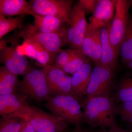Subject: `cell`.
I'll return each instance as SVG.
<instances>
[{
    "label": "cell",
    "instance_id": "7a4b0ae2",
    "mask_svg": "<svg viewBox=\"0 0 132 132\" xmlns=\"http://www.w3.org/2000/svg\"><path fill=\"white\" fill-rule=\"evenodd\" d=\"M45 106L57 117L75 126L85 123L84 113L79 100L71 95L49 96Z\"/></svg>",
    "mask_w": 132,
    "mask_h": 132
},
{
    "label": "cell",
    "instance_id": "ac0fdd59",
    "mask_svg": "<svg viewBox=\"0 0 132 132\" xmlns=\"http://www.w3.org/2000/svg\"><path fill=\"white\" fill-rule=\"evenodd\" d=\"M0 14L10 18L34 14L29 1L26 0H0Z\"/></svg>",
    "mask_w": 132,
    "mask_h": 132
},
{
    "label": "cell",
    "instance_id": "4fadbf2b",
    "mask_svg": "<svg viewBox=\"0 0 132 132\" xmlns=\"http://www.w3.org/2000/svg\"><path fill=\"white\" fill-rule=\"evenodd\" d=\"M79 49L95 65H99L101 53L100 29H87Z\"/></svg>",
    "mask_w": 132,
    "mask_h": 132
},
{
    "label": "cell",
    "instance_id": "2e32d148",
    "mask_svg": "<svg viewBox=\"0 0 132 132\" xmlns=\"http://www.w3.org/2000/svg\"><path fill=\"white\" fill-rule=\"evenodd\" d=\"M33 24L27 25L36 32L42 33L57 32L65 28L67 24L56 17L34 13Z\"/></svg>",
    "mask_w": 132,
    "mask_h": 132
},
{
    "label": "cell",
    "instance_id": "83f0119b",
    "mask_svg": "<svg viewBox=\"0 0 132 132\" xmlns=\"http://www.w3.org/2000/svg\"><path fill=\"white\" fill-rule=\"evenodd\" d=\"M116 114L120 115L123 120L132 113V101L125 102L116 106Z\"/></svg>",
    "mask_w": 132,
    "mask_h": 132
},
{
    "label": "cell",
    "instance_id": "4dcf8cb0",
    "mask_svg": "<svg viewBox=\"0 0 132 132\" xmlns=\"http://www.w3.org/2000/svg\"><path fill=\"white\" fill-rule=\"evenodd\" d=\"M20 132H36L31 124L28 121L26 125Z\"/></svg>",
    "mask_w": 132,
    "mask_h": 132
},
{
    "label": "cell",
    "instance_id": "44dd1931",
    "mask_svg": "<svg viewBox=\"0 0 132 132\" xmlns=\"http://www.w3.org/2000/svg\"><path fill=\"white\" fill-rule=\"evenodd\" d=\"M121 61L129 67L132 59V16L129 15L127 28L120 48Z\"/></svg>",
    "mask_w": 132,
    "mask_h": 132
},
{
    "label": "cell",
    "instance_id": "484cf974",
    "mask_svg": "<svg viewBox=\"0 0 132 132\" xmlns=\"http://www.w3.org/2000/svg\"><path fill=\"white\" fill-rule=\"evenodd\" d=\"M77 49L70 47L62 50L55 55L54 67L62 69L75 54Z\"/></svg>",
    "mask_w": 132,
    "mask_h": 132
},
{
    "label": "cell",
    "instance_id": "1f68e13d",
    "mask_svg": "<svg viewBox=\"0 0 132 132\" xmlns=\"http://www.w3.org/2000/svg\"><path fill=\"white\" fill-rule=\"evenodd\" d=\"M106 132H127L123 128L119 127L117 125L108 128Z\"/></svg>",
    "mask_w": 132,
    "mask_h": 132
},
{
    "label": "cell",
    "instance_id": "8fae6325",
    "mask_svg": "<svg viewBox=\"0 0 132 132\" xmlns=\"http://www.w3.org/2000/svg\"><path fill=\"white\" fill-rule=\"evenodd\" d=\"M29 105L26 100L18 93L0 95V115L27 120Z\"/></svg>",
    "mask_w": 132,
    "mask_h": 132
},
{
    "label": "cell",
    "instance_id": "3957f363",
    "mask_svg": "<svg viewBox=\"0 0 132 132\" xmlns=\"http://www.w3.org/2000/svg\"><path fill=\"white\" fill-rule=\"evenodd\" d=\"M50 67L42 69H32L23 75L22 80L19 81L17 87V93L26 100L46 101L49 94L46 75Z\"/></svg>",
    "mask_w": 132,
    "mask_h": 132
},
{
    "label": "cell",
    "instance_id": "f546056e",
    "mask_svg": "<svg viewBox=\"0 0 132 132\" xmlns=\"http://www.w3.org/2000/svg\"><path fill=\"white\" fill-rule=\"evenodd\" d=\"M107 129L105 128L91 127H82L81 125L75 126V128L67 132H106Z\"/></svg>",
    "mask_w": 132,
    "mask_h": 132
},
{
    "label": "cell",
    "instance_id": "ba28073f",
    "mask_svg": "<svg viewBox=\"0 0 132 132\" xmlns=\"http://www.w3.org/2000/svg\"><path fill=\"white\" fill-rule=\"evenodd\" d=\"M29 2L34 13L54 16L67 24L74 4L72 0H32Z\"/></svg>",
    "mask_w": 132,
    "mask_h": 132
},
{
    "label": "cell",
    "instance_id": "d6a6232c",
    "mask_svg": "<svg viewBox=\"0 0 132 132\" xmlns=\"http://www.w3.org/2000/svg\"><path fill=\"white\" fill-rule=\"evenodd\" d=\"M122 120L128 126L132 127V113L124 118Z\"/></svg>",
    "mask_w": 132,
    "mask_h": 132
},
{
    "label": "cell",
    "instance_id": "9a60e30c",
    "mask_svg": "<svg viewBox=\"0 0 132 132\" xmlns=\"http://www.w3.org/2000/svg\"><path fill=\"white\" fill-rule=\"evenodd\" d=\"M110 24L100 29L101 53L99 65L109 69L114 72L118 67L119 55L109 40V32Z\"/></svg>",
    "mask_w": 132,
    "mask_h": 132
},
{
    "label": "cell",
    "instance_id": "5bb4252c",
    "mask_svg": "<svg viewBox=\"0 0 132 132\" xmlns=\"http://www.w3.org/2000/svg\"><path fill=\"white\" fill-rule=\"evenodd\" d=\"M92 72L90 61L83 64L71 76V87L73 95L78 100L86 95Z\"/></svg>",
    "mask_w": 132,
    "mask_h": 132
},
{
    "label": "cell",
    "instance_id": "7c38bea8",
    "mask_svg": "<svg viewBox=\"0 0 132 132\" xmlns=\"http://www.w3.org/2000/svg\"><path fill=\"white\" fill-rule=\"evenodd\" d=\"M117 0H99L96 9L90 18L88 30L100 29L111 24L115 13Z\"/></svg>",
    "mask_w": 132,
    "mask_h": 132
},
{
    "label": "cell",
    "instance_id": "ffe728a7",
    "mask_svg": "<svg viewBox=\"0 0 132 132\" xmlns=\"http://www.w3.org/2000/svg\"><path fill=\"white\" fill-rule=\"evenodd\" d=\"M112 98L114 103L118 104L132 101V76H126L120 80Z\"/></svg>",
    "mask_w": 132,
    "mask_h": 132
},
{
    "label": "cell",
    "instance_id": "e575fe53",
    "mask_svg": "<svg viewBox=\"0 0 132 132\" xmlns=\"http://www.w3.org/2000/svg\"><path fill=\"white\" fill-rule=\"evenodd\" d=\"M128 2H129L130 7L132 6V0H131V1H128Z\"/></svg>",
    "mask_w": 132,
    "mask_h": 132
},
{
    "label": "cell",
    "instance_id": "cb8c5ba5",
    "mask_svg": "<svg viewBox=\"0 0 132 132\" xmlns=\"http://www.w3.org/2000/svg\"><path fill=\"white\" fill-rule=\"evenodd\" d=\"M67 73L61 69L53 66L50 67L46 75L49 96L52 95L61 79Z\"/></svg>",
    "mask_w": 132,
    "mask_h": 132
},
{
    "label": "cell",
    "instance_id": "d4e9b609",
    "mask_svg": "<svg viewBox=\"0 0 132 132\" xmlns=\"http://www.w3.org/2000/svg\"><path fill=\"white\" fill-rule=\"evenodd\" d=\"M88 61L89 59L82 53L80 50L78 49L75 54L68 63L64 66L62 70L66 73L73 75L83 64Z\"/></svg>",
    "mask_w": 132,
    "mask_h": 132
},
{
    "label": "cell",
    "instance_id": "4316f807",
    "mask_svg": "<svg viewBox=\"0 0 132 132\" xmlns=\"http://www.w3.org/2000/svg\"><path fill=\"white\" fill-rule=\"evenodd\" d=\"M71 76L67 74L59 82L55 89L53 94L50 96L60 95H72L71 87Z\"/></svg>",
    "mask_w": 132,
    "mask_h": 132
},
{
    "label": "cell",
    "instance_id": "5b68a950",
    "mask_svg": "<svg viewBox=\"0 0 132 132\" xmlns=\"http://www.w3.org/2000/svg\"><path fill=\"white\" fill-rule=\"evenodd\" d=\"M11 45H7V40H1L0 61L8 70L17 75H24L32 69L25 55L17 48V39L11 40Z\"/></svg>",
    "mask_w": 132,
    "mask_h": 132
},
{
    "label": "cell",
    "instance_id": "d6986e66",
    "mask_svg": "<svg viewBox=\"0 0 132 132\" xmlns=\"http://www.w3.org/2000/svg\"><path fill=\"white\" fill-rule=\"evenodd\" d=\"M18 75L12 72L5 66L0 68V95L17 94L19 82Z\"/></svg>",
    "mask_w": 132,
    "mask_h": 132
},
{
    "label": "cell",
    "instance_id": "6da1fadb",
    "mask_svg": "<svg viewBox=\"0 0 132 132\" xmlns=\"http://www.w3.org/2000/svg\"><path fill=\"white\" fill-rule=\"evenodd\" d=\"M81 105L85 123L91 127L108 129L117 125L115 104L108 95L87 97Z\"/></svg>",
    "mask_w": 132,
    "mask_h": 132
},
{
    "label": "cell",
    "instance_id": "603a6c76",
    "mask_svg": "<svg viewBox=\"0 0 132 132\" xmlns=\"http://www.w3.org/2000/svg\"><path fill=\"white\" fill-rule=\"evenodd\" d=\"M28 120L24 118L3 116L0 120V132H20Z\"/></svg>",
    "mask_w": 132,
    "mask_h": 132
},
{
    "label": "cell",
    "instance_id": "7402d4cb",
    "mask_svg": "<svg viewBox=\"0 0 132 132\" xmlns=\"http://www.w3.org/2000/svg\"><path fill=\"white\" fill-rule=\"evenodd\" d=\"M24 15L6 18L0 14V39L10 32L23 27L25 20Z\"/></svg>",
    "mask_w": 132,
    "mask_h": 132
},
{
    "label": "cell",
    "instance_id": "f1b7e54d",
    "mask_svg": "<svg viewBox=\"0 0 132 132\" xmlns=\"http://www.w3.org/2000/svg\"><path fill=\"white\" fill-rule=\"evenodd\" d=\"M99 0H79L78 2L86 14H93L96 9Z\"/></svg>",
    "mask_w": 132,
    "mask_h": 132
},
{
    "label": "cell",
    "instance_id": "30bf717a",
    "mask_svg": "<svg viewBox=\"0 0 132 132\" xmlns=\"http://www.w3.org/2000/svg\"><path fill=\"white\" fill-rule=\"evenodd\" d=\"M113 73L105 67L100 65H95L92 70L87 97L108 95L112 83Z\"/></svg>",
    "mask_w": 132,
    "mask_h": 132
},
{
    "label": "cell",
    "instance_id": "52a82bcc",
    "mask_svg": "<svg viewBox=\"0 0 132 132\" xmlns=\"http://www.w3.org/2000/svg\"><path fill=\"white\" fill-rule=\"evenodd\" d=\"M27 120L36 132H61L67 129L68 123L53 114L30 105Z\"/></svg>",
    "mask_w": 132,
    "mask_h": 132
},
{
    "label": "cell",
    "instance_id": "e0dca14e",
    "mask_svg": "<svg viewBox=\"0 0 132 132\" xmlns=\"http://www.w3.org/2000/svg\"><path fill=\"white\" fill-rule=\"evenodd\" d=\"M25 53V55L36 61L43 68L53 66L55 56L37 43L29 40H24L21 46Z\"/></svg>",
    "mask_w": 132,
    "mask_h": 132
},
{
    "label": "cell",
    "instance_id": "277c9868",
    "mask_svg": "<svg viewBox=\"0 0 132 132\" xmlns=\"http://www.w3.org/2000/svg\"><path fill=\"white\" fill-rule=\"evenodd\" d=\"M17 34V37L37 43L55 56L61 51L62 47L68 44L67 27L60 32L46 34L33 31L27 25L22 27Z\"/></svg>",
    "mask_w": 132,
    "mask_h": 132
},
{
    "label": "cell",
    "instance_id": "9c48e42d",
    "mask_svg": "<svg viewBox=\"0 0 132 132\" xmlns=\"http://www.w3.org/2000/svg\"><path fill=\"white\" fill-rule=\"evenodd\" d=\"M88 23L84 10L78 2L72 9L69 23L67 27L68 43L70 47L79 49L87 30Z\"/></svg>",
    "mask_w": 132,
    "mask_h": 132
},
{
    "label": "cell",
    "instance_id": "836d02e7",
    "mask_svg": "<svg viewBox=\"0 0 132 132\" xmlns=\"http://www.w3.org/2000/svg\"><path fill=\"white\" fill-rule=\"evenodd\" d=\"M129 67L131 69L132 71V59L130 61V64H129Z\"/></svg>",
    "mask_w": 132,
    "mask_h": 132
},
{
    "label": "cell",
    "instance_id": "8992f818",
    "mask_svg": "<svg viewBox=\"0 0 132 132\" xmlns=\"http://www.w3.org/2000/svg\"><path fill=\"white\" fill-rule=\"evenodd\" d=\"M130 7L128 1L117 0L114 16L109 27V40L118 55L127 28Z\"/></svg>",
    "mask_w": 132,
    "mask_h": 132
}]
</instances>
